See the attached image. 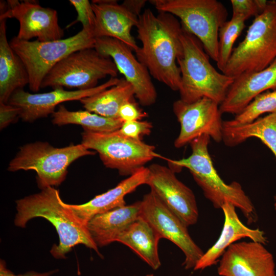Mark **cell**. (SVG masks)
Instances as JSON below:
<instances>
[{"label": "cell", "mask_w": 276, "mask_h": 276, "mask_svg": "<svg viewBox=\"0 0 276 276\" xmlns=\"http://www.w3.org/2000/svg\"><path fill=\"white\" fill-rule=\"evenodd\" d=\"M247 19L240 15H232L230 20L221 26L218 34V58L216 62L221 72L224 69L234 49L237 38L245 27Z\"/></svg>", "instance_id": "28"}, {"label": "cell", "mask_w": 276, "mask_h": 276, "mask_svg": "<svg viewBox=\"0 0 276 276\" xmlns=\"http://www.w3.org/2000/svg\"><path fill=\"white\" fill-rule=\"evenodd\" d=\"M154 14L145 9L136 26L142 46L135 52L137 60L150 75L174 91L181 81L177 60L182 53V26L173 15L164 12Z\"/></svg>", "instance_id": "1"}, {"label": "cell", "mask_w": 276, "mask_h": 276, "mask_svg": "<svg viewBox=\"0 0 276 276\" xmlns=\"http://www.w3.org/2000/svg\"><path fill=\"white\" fill-rule=\"evenodd\" d=\"M236 207L230 203L221 208L224 221L219 237L203 255L194 268V270H203L215 265L226 249L232 244L244 238L266 245L268 240L264 232L259 228H250L240 220Z\"/></svg>", "instance_id": "20"}, {"label": "cell", "mask_w": 276, "mask_h": 276, "mask_svg": "<svg viewBox=\"0 0 276 276\" xmlns=\"http://www.w3.org/2000/svg\"><path fill=\"white\" fill-rule=\"evenodd\" d=\"M15 18L19 23L16 37L30 41L36 37L39 41L62 39L64 31L58 24L56 10L41 6L36 1H1L0 20Z\"/></svg>", "instance_id": "12"}, {"label": "cell", "mask_w": 276, "mask_h": 276, "mask_svg": "<svg viewBox=\"0 0 276 276\" xmlns=\"http://www.w3.org/2000/svg\"><path fill=\"white\" fill-rule=\"evenodd\" d=\"M211 137L202 135L190 143L191 155L187 158L174 160L166 158L170 168L178 172L182 168L188 169L196 183L202 190L204 196L216 209H221L226 203H230L239 209L251 224L257 220L254 205L237 181L225 183L218 174L209 152L208 146Z\"/></svg>", "instance_id": "3"}, {"label": "cell", "mask_w": 276, "mask_h": 276, "mask_svg": "<svg viewBox=\"0 0 276 276\" xmlns=\"http://www.w3.org/2000/svg\"><path fill=\"white\" fill-rule=\"evenodd\" d=\"M20 109L9 103L0 102V129H3L19 118Z\"/></svg>", "instance_id": "34"}, {"label": "cell", "mask_w": 276, "mask_h": 276, "mask_svg": "<svg viewBox=\"0 0 276 276\" xmlns=\"http://www.w3.org/2000/svg\"><path fill=\"white\" fill-rule=\"evenodd\" d=\"M95 41L93 33L82 28L65 39L41 42L20 40L15 36L9 43L26 67L30 89L37 92L46 75L58 62L79 50L94 48Z\"/></svg>", "instance_id": "8"}, {"label": "cell", "mask_w": 276, "mask_h": 276, "mask_svg": "<svg viewBox=\"0 0 276 276\" xmlns=\"http://www.w3.org/2000/svg\"><path fill=\"white\" fill-rule=\"evenodd\" d=\"M96 154L81 143L57 148L46 142H35L24 145L10 162L8 170H33L37 173V182L41 189L58 186L65 179L69 166L76 159Z\"/></svg>", "instance_id": "6"}, {"label": "cell", "mask_w": 276, "mask_h": 276, "mask_svg": "<svg viewBox=\"0 0 276 276\" xmlns=\"http://www.w3.org/2000/svg\"><path fill=\"white\" fill-rule=\"evenodd\" d=\"M81 136L83 146L95 150L106 167L117 170L122 176L132 175L154 158L166 159L155 151L154 146L128 137L119 130L108 132L84 130Z\"/></svg>", "instance_id": "9"}, {"label": "cell", "mask_w": 276, "mask_h": 276, "mask_svg": "<svg viewBox=\"0 0 276 276\" xmlns=\"http://www.w3.org/2000/svg\"><path fill=\"white\" fill-rule=\"evenodd\" d=\"M119 71L112 59L95 48L79 50L58 62L48 73L41 88L52 87L88 89L107 76L116 77Z\"/></svg>", "instance_id": "10"}, {"label": "cell", "mask_w": 276, "mask_h": 276, "mask_svg": "<svg viewBox=\"0 0 276 276\" xmlns=\"http://www.w3.org/2000/svg\"><path fill=\"white\" fill-rule=\"evenodd\" d=\"M147 116V113L139 108L133 101L123 104L119 111V118L123 122L141 120Z\"/></svg>", "instance_id": "33"}, {"label": "cell", "mask_w": 276, "mask_h": 276, "mask_svg": "<svg viewBox=\"0 0 276 276\" xmlns=\"http://www.w3.org/2000/svg\"><path fill=\"white\" fill-rule=\"evenodd\" d=\"M53 124L81 125L84 130L94 132H108L119 130L123 123L119 118L105 117L87 110L70 111L63 105L52 114Z\"/></svg>", "instance_id": "27"}, {"label": "cell", "mask_w": 276, "mask_h": 276, "mask_svg": "<svg viewBox=\"0 0 276 276\" xmlns=\"http://www.w3.org/2000/svg\"><path fill=\"white\" fill-rule=\"evenodd\" d=\"M70 2L76 10L78 16L77 19L68 25L66 28L80 22L83 26V29L93 33L96 23V17L91 3L88 0H70Z\"/></svg>", "instance_id": "30"}, {"label": "cell", "mask_w": 276, "mask_h": 276, "mask_svg": "<svg viewBox=\"0 0 276 276\" xmlns=\"http://www.w3.org/2000/svg\"><path fill=\"white\" fill-rule=\"evenodd\" d=\"M217 271L220 276H276L272 254L253 241L231 245L219 260Z\"/></svg>", "instance_id": "17"}, {"label": "cell", "mask_w": 276, "mask_h": 276, "mask_svg": "<svg viewBox=\"0 0 276 276\" xmlns=\"http://www.w3.org/2000/svg\"><path fill=\"white\" fill-rule=\"evenodd\" d=\"M134 97L132 85L122 78L117 84L80 102L86 110L107 118H118L121 106L133 101Z\"/></svg>", "instance_id": "26"}, {"label": "cell", "mask_w": 276, "mask_h": 276, "mask_svg": "<svg viewBox=\"0 0 276 276\" xmlns=\"http://www.w3.org/2000/svg\"><path fill=\"white\" fill-rule=\"evenodd\" d=\"M158 12L170 13L182 27L197 38L214 61L218 58V34L227 20L228 12L217 0H152Z\"/></svg>", "instance_id": "7"}, {"label": "cell", "mask_w": 276, "mask_h": 276, "mask_svg": "<svg viewBox=\"0 0 276 276\" xmlns=\"http://www.w3.org/2000/svg\"><path fill=\"white\" fill-rule=\"evenodd\" d=\"M94 48L102 55L110 57L118 71L130 83L134 95L143 106L154 104L157 93L146 67L132 54V50L123 42L110 37L96 38Z\"/></svg>", "instance_id": "15"}, {"label": "cell", "mask_w": 276, "mask_h": 276, "mask_svg": "<svg viewBox=\"0 0 276 276\" xmlns=\"http://www.w3.org/2000/svg\"><path fill=\"white\" fill-rule=\"evenodd\" d=\"M274 202L273 205H274V209L275 210H276V195L274 197Z\"/></svg>", "instance_id": "37"}, {"label": "cell", "mask_w": 276, "mask_h": 276, "mask_svg": "<svg viewBox=\"0 0 276 276\" xmlns=\"http://www.w3.org/2000/svg\"><path fill=\"white\" fill-rule=\"evenodd\" d=\"M251 137L260 139L276 158V112L246 124L234 119L223 121L222 141L226 146L234 147Z\"/></svg>", "instance_id": "24"}, {"label": "cell", "mask_w": 276, "mask_h": 276, "mask_svg": "<svg viewBox=\"0 0 276 276\" xmlns=\"http://www.w3.org/2000/svg\"><path fill=\"white\" fill-rule=\"evenodd\" d=\"M91 3L96 17L95 37L118 39L135 52L139 47L131 31L133 27L136 26L139 16L122 4H119L117 1L94 0Z\"/></svg>", "instance_id": "18"}, {"label": "cell", "mask_w": 276, "mask_h": 276, "mask_svg": "<svg viewBox=\"0 0 276 276\" xmlns=\"http://www.w3.org/2000/svg\"><path fill=\"white\" fill-rule=\"evenodd\" d=\"M276 59V1L255 17L244 39L234 48L222 73L233 77L261 71Z\"/></svg>", "instance_id": "5"}, {"label": "cell", "mask_w": 276, "mask_h": 276, "mask_svg": "<svg viewBox=\"0 0 276 276\" xmlns=\"http://www.w3.org/2000/svg\"><path fill=\"white\" fill-rule=\"evenodd\" d=\"M180 39L182 53L177 60L181 76L180 99L192 103L207 98L220 105L235 77L218 72L200 40L182 27Z\"/></svg>", "instance_id": "4"}, {"label": "cell", "mask_w": 276, "mask_h": 276, "mask_svg": "<svg viewBox=\"0 0 276 276\" xmlns=\"http://www.w3.org/2000/svg\"><path fill=\"white\" fill-rule=\"evenodd\" d=\"M160 236L145 219L140 217L128 225L116 242L130 248L153 269L161 266L158 246Z\"/></svg>", "instance_id": "25"}, {"label": "cell", "mask_w": 276, "mask_h": 276, "mask_svg": "<svg viewBox=\"0 0 276 276\" xmlns=\"http://www.w3.org/2000/svg\"><path fill=\"white\" fill-rule=\"evenodd\" d=\"M173 110L180 125L175 147H184L198 137L206 134L216 142L222 141L223 121L219 104L202 98L192 103L179 99L173 104Z\"/></svg>", "instance_id": "13"}, {"label": "cell", "mask_w": 276, "mask_h": 276, "mask_svg": "<svg viewBox=\"0 0 276 276\" xmlns=\"http://www.w3.org/2000/svg\"><path fill=\"white\" fill-rule=\"evenodd\" d=\"M145 276H154V274H147Z\"/></svg>", "instance_id": "38"}, {"label": "cell", "mask_w": 276, "mask_h": 276, "mask_svg": "<svg viewBox=\"0 0 276 276\" xmlns=\"http://www.w3.org/2000/svg\"><path fill=\"white\" fill-rule=\"evenodd\" d=\"M120 81V79L117 77H110L108 81L95 87L73 91L58 87L50 92L31 94L23 89H18L11 95L8 103L20 109L19 118L23 122L32 123L52 114L56 107L62 102L80 101L109 88Z\"/></svg>", "instance_id": "16"}, {"label": "cell", "mask_w": 276, "mask_h": 276, "mask_svg": "<svg viewBox=\"0 0 276 276\" xmlns=\"http://www.w3.org/2000/svg\"><path fill=\"white\" fill-rule=\"evenodd\" d=\"M140 217L147 221L161 238L169 240L184 254L186 269L194 268L203 255L190 235L188 226L152 191L141 200Z\"/></svg>", "instance_id": "11"}, {"label": "cell", "mask_w": 276, "mask_h": 276, "mask_svg": "<svg viewBox=\"0 0 276 276\" xmlns=\"http://www.w3.org/2000/svg\"><path fill=\"white\" fill-rule=\"evenodd\" d=\"M276 112V90L257 96L234 119L240 124L251 123L266 112Z\"/></svg>", "instance_id": "29"}, {"label": "cell", "mask_w": 276, "mask_h": 276, "mask_svg": "<svg viewBox=\"0 0 276 276\" xmlns=\"http://www.w3.org/2000/svg\"><path fill=\"white\" fill-rule=\"evenodd\" d=\"M146 3V1L145 0H125L122 4L133 14L139 16Z\"/></svg>", "instance_id": "36"}, {"label": "cell", "mask_w": 276, "mask_h": 276, "mask_svg": "<svg viewBox=\"0 0 276 276\" xmlns=\"http://www.w3.org/2000/svg\"><path fill=\"white\" fill-rule=\"evenodd\" d=\"M58 271V269H53L44 272L30 271L25 273L16 274L7 268L6 262L4 260H0V276H51Z\"/></svg>", "instance_id": "35"}, {"label": "cell", "mask_w": 276, "mask_h": 276, "mask_svg": "<svg viewBox=\"0 0 276 276\" xmlns=\"http://www.w3.org/2000/svg\"><path fill=\"white\" fill-rule=\"evenodd\" d=\"M148 175V167H143L120 181L115 187L96 195L85 203H65V204L79 221L87 225L88 222L96 215L126 205L125 196L134 191L140 186L146 184Z\"/></svg>", "instance_id": "21"}, {"label": "cell", "mask_w": 276, "mask_h": 276, "mask_svg": "<svg viewBox=\"0 0 276 276\" xmlns=\"http://www.w3.org/2000/svg\"><path fill=\"white\" fill-rule=\"evenodd\" d=\"M269 89L276 90V59L261 71L235 77L219 105L220 110L222 114L237 115L257 96Z\"/></svg>", "instance_id": "19"}, {"label": "cell", "mask_w": 276, "mask_h": 276, "mask_svg": "<svg viewBox=\"0 0 276 276\" xmlns=\"http://www.w3.org/2000/svg\"><path fill=\"white\" fill-rule=\"evenodd\" d=\"M152 127V123L147 121H133L123 122L119 131L128 137L141 140L150 134Z\"/></svg>", "instance_id": "32"}, {"label": "cell", "mask_w": 276, "mask_h": 276, "mask_svg": "<svg viewBox=\"0 0 276 276\" xmlns=\"http://www.w3.org/2000/svg\"><path fill=\"white\" fill-rule=\"evenodd\" d=\"M6 20H0V102L8 103L14 91L29 84L26 67L10 45Z\"/></svg>", "instance_id": "23"}, {"label": "cell", "mask_w": 276, "mask_h": 276, "mask_svg": "<svg viewBox=\"0 0 276 276\" xmlns=\"http://www.w3.org/2000/svg\"><path fill=\"white\" fill-rule=\"evenodd\" d=\"M146 184L188 227L195 224L199 213L193 191L169 167L153 164L148 167Z\"/></svg>", "instance_id": "14"}, {"label": "cell", "mask_w": 276, "mask_h": 276, "mask_svg": "<svg viewBox=\"0 0 276 276\" xmlns=\"http://www.w3.org/2000/svg\"><path fill=\"white\" fill-rule=\"evenodd\" d=\"M266 0H231L233 15H240L248 19L261 14L266 7Z\"/></svg>", "instance_id": "31"}, {"label": "cell", "mask_w": 276, "mask_h": 276, "mask_svg": "<svg viewBox=\"0 0 276 276\" xmlns=\"http://www.w3.org/2000/svg\"><path fill=\"white\" fill-rule=\"evenodd\" d=\"M141 201L96 215L87 223L90 236L98 247L116 242L118 236L140 217Z\"/></svg>", "instance_id": "22"}, {"label": "cell", "mask_w": 276, "mask_h": 276, "mask_svg": "<svg viewBox=\"0 0 276 276\" xmlns=\"http://www.w3.org/2000/svg\"><path fill=\"white\" fill-rule=\"evenodd\" d=\"M17 213L15 225L24 228L31 219L41 217L55 228L58 244H54L50 253L55 259H63L75 246L83 244L101 256L87 225L79 221L61 199L59 191L50 187L34 194L16 201Z\"/></svg>", "instance_id": "2"}]
</instances>
